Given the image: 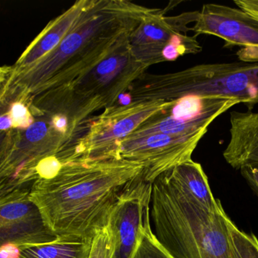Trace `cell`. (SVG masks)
Wrapping results in <instances>:
<instances>
[{"label":"cell","instance_id":"d6986e66","mask_svg":"<svg viewBox=\"0 0 258 258\" xmlns=\"http://www.w3.org/2000/svg\"><path fill=\"white\" fill-rule=\"evenodd\" d=\"M241 176L245 179L253 192L258 196V164H250L239 169Z\"/></svg>","mask_w":258,"mask_h":258},{"label":"cell","instance_id":"8992f818","mask_svg":"<svg viewBox=\"0 0 258 258\" xmlns=\"http://www.w3.org/2000/svg\"><path fill=\"white\" fill-rule=\"evenodd\" d=\"M206 134L174 136L155 134L116 145L112 158L137 161L144 165L143 177L152 183L158 176L191 160V155Z\"/></svg>","mask_w":258,"mask_h":258},{"label":"cell","instance_id":"3957f363","mask_svg":"<svg viewBox=\"0 0 258 258\" xmlns=\"http://www.w3.org/2000/svg\"><path fill=\"white\" fill-rule=\"evenodd\" d=\"M152 231L173 258H232L230 219L222 204L216 211L202 205L168 171L152 182Z\"/></svg>","mask_w":258,"mask_h":258},{"label":"cell","instance_id":"52a82bcc","mask_svg":"<svg viewBox=\"0 0 258 258\" xmlns=\"http://www.w3.org/2000/svg\"><path fill=\"white\" fill-rule=\"evenodd\" d=\"M191 31L215 36L225 41L224 47L239 46L240 61L258 63V20L241 9L220 4H205Z\"/></svg>","mask_w":258,"mask_h":258},{"label":"cell","instance_id":"e0dca14e","mask_svg":"<svg viewBox=\"0 0 258 258\" xmlns=\"http://www.w3.org/2000/svg\"><path fill=\"white\" fill-rule=\"evenodd\" d=\"M13 122V127L26 128L33 124V117L25 104L15 102L12 104L11 109L8 113Z\"/></svg>","mask_w":258,"mask_h":258},{"label":"cell","instance_id":"6da1fadb","mask_svg":"<svg viewBox=\"0 0 258 258\" xmlns=\"http://www.w3.org/2000/svg\"><path fill=\"white\" fill-rule=\"evenodd\" d=\"M144 169L142 163L120 158H76L63 162L52 176L38 178L31 199L55 235L92 238L108 223L123 188Z\"/></svg>","mask_w":258,"mask_h":258},{"label":"cell","instance_id":"9c48e42d","mask_svg":"<svg viewBox=\"0 0 258 258\" xmlns=\"http://www.w3.org/2000/svg\"><path fill=\"white\" fill-rule=\"evenodd\" d=\"M31 187L16 188L0 196V244L17 247L41 244L56 238L46 226L31 199Z\"/></svg>","mask_w":258,"mask_h":258},{"label":"cell","instance_id":"ffe728a7","mask_svg":"<svg viewBox=\"0 0 258 258\" xmlns=\"http://www.w3.org/2000/svg\"><path fill=\"white\" fill-rule=\"evenodd\" d=\"M234 4L258 20V0H234Z\"/></svg>","mask_w":258,"mask_h":258},{"label":"cell","instance_id":"7a4b0ae2","mask_svg":"<svg viewBox=\"0 0 258 258\" xmlns=\"http://www.w3.org/2000/svg\"><path fill=\"white\" fill-rule=\"evenodd\" d=\"M87 2L75 26L53 50L25 69L10 72L3 94L16 102L29 96L59 93L81 81L117 50L126 31V6Z\"/></svg>","mask_w":258,"mask_h":258},{"label":"cell","instance_id":"44dd1931","mask_svg":"<svg viewBox=\"0 0 258 258\" xmlns=\"http://www.w3.org/2000/svg\"><path fill=\"white\" fill-rule=\"evenodd\" d=\"M52 121H53L54 127H55V131L62 133V134L67 132L69 121H68L66 116L55 115L52 118Z\"/></svg>","mask_w":258,"mask_h":258},{"label":"cell","instance_id":"2e32d148","mask_svg":"<svg viewBox=\"0 0 258 258\" xmlns=\"http://www.w3.org/2000/svg\"><path fill=\"white\" fill-rule=\"evenodd\" d=\"M114 257V241L108 223L96 231L92 238L91 247L87 258Z\"/></svg>","mask_w":258,"mask_h":258},{"label":"cell","instance_id":"603a6c76","mask_svg":"<svg viewBox=\"0 0 258 258\" xmlns=\"http://www.w3.org/2000/svg\"><path fill=\"white\" fill-rule=\"evenodd\" d=\"M119 100H120V103L123 105V106H126V105H131L132 97L129 94H122L121 93L119 96Z\"/></svg>","mask_w":258,"mask_h":258},{"label":"cell","instance_id":"7c38bea8","mask_svg":"<svg viewBox=\"0 0 258 258\" xmlns=\"http://www.w3.org/2000/svg\"><path fill=\"white\" fill-rule=\"evenodd\" d=\"M87 1L79 2L62 16L49 24L18 60L12 72H17L34 64L59 45L72 31L85 10Z\"/></svg>","mask_w":258,"mask_h":258},{"label":"cell","instance_id":"ac0fdd59","mask_svg":"<svg viewBox=\"0 0 258 258\" xmlns=\"http://www.w3.org/2000/svg\"><path fill=\"white\" fill-rule=\"evenodd\" d=\"M48 134V126L43 121L36 122L27 130L25 138L32 143L41 141Z\"/></svg>","mask_w":258,"mask_h":258},{"label":"cell","instance_id":"277c9868","mask_svg":"<svg viewBox=\"0 0 258 258\" xmlns=\"http://www.w3.org/2000/svg\"><path fill=\"white\" fill-rule=\"evenodd\" d=\"M143 101H174L187 96L235 99L249 111L258 104V63L202 64L148 78Z\"/></svg>","mask_w":258,"mask_h":258},{"label":"cell","instance_id":"7402d4cb","mask_svg":"<svg viewBox=\"0 0 258 258\" xmlns=\"http://www.w3.org/2000/svg\"><path fill=\"white\" fill-rule=\"evenodd\" d=\"M13 126V122H12L11 118H10L9 114H5V115H2L1 117V130L2 131H7V130L10 129V127Z\"/></svg>","mask_w":258,"mask_h":258},{"label":"cell","instance_id":"ba28073f","mask_svg":"<svg viewBox=\"0 0 258 258\" xmlns=\"http://www.w3.org/2000/svg\"><path fill=\"white\" fill-rule=\"evenodd\" d=\"M152 183L143 174L123 188L108 217L114 241V257L134 258L143 236L146 211L150 208Z\"/></svg>","mask_w":258,"mask_h":258},{"label":"cell","instance_id":"4fadbf2b","mask_svg":"<svg viewBox=\"0 0 258 258\" xmlns=\"http://www.w3.org/2000/svg\"><path fill=\"white\" fill-rule=\"evenodd\" d=\"M168 172L178 184L202 205L213 211L218 209L221 202L213 196L208 176L199 163L191 159L173 167Z\"/></svg>","mask_w":258,"mask_h":258},{"label":"cell","instance_id":"5bb4252c","mask_svg":"<svg viewBox=\"0 0 258 258\" xmlns=\"http://www.w3.org/2000/svg\"><path fill=\"white\" fill-rule=\"evenodd\" d=\"M229 230L232 258H258V239L253 234L240 230L231 220Z\"/></svg>","mask_w":258,"mask_h":258},{"label":"cell","instance_id":"9a60e30c","mask_svg":"<svg viewBox=\"0 0 258 258\" xmlns=\"http://www.w3.org/2000/svg\"><path fill=\"white\" fill-rule=\"evenodd\" d=\"M134 258H173L160 244L152 231L150 208L146 211L143 236Z\"/></svg>","mask_w":258,"mask_h":258},{"label":"cell","instance_id":"30bf717a","mask_svg":"<svg viewBox=\"0 0 258 258\" xmlns=\"http://www.w3.org/2000/svg\"><path fill=\"white\" fill-rule=\"evenodd\" d=\"M230 139L223 156L235 169L258 164V112L232 111Z\"/></svg>","mask_w":258,"mask_h":258},{"label":"cell","instance_id":"5b68a950","mask_svg":"<svg viewBox=\"0 0 258 258\" xmlns=\"http://www.w3.org/2000/svg\"><path fill=\"white\" fill-rule=\"evenodd\" d=\"M174 102L143 101L106 111L92 126L80 146H77L71 158H111V153L119 142L129 137L148 120L170 108Z\"/></svg>","mask_w":258,"mask_h":258},{"label":"cell","instance_id":"8fae6325","mask_svg":"<svg viewBox=\"0 0 258 258\" xmlns=\"http://www.w3.org/2000/svg\"><path fill=\"white\" fill-rule=\"evenodd\" d=\"M93 238V237H92ZM92 238L57 235L52 241L17 247L1 246V258H87Z\"/></svg>","mask_w":258,"mask_h":258}]
</instances>
